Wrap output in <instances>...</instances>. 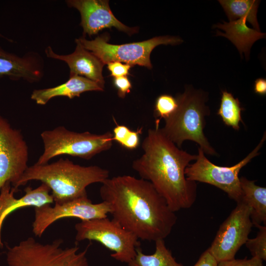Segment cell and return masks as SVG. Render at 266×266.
Returning <instances> with one entry per match:
<instances>
[{"label": "cell", "mask_w": 266, "mask_h": 266, "mask_svg": "<svg viewBox=\"0 0 266 266\" xmlns=\"http://www.w3.org/2000/svg\"><path fill=\"white\" fill-rule=\"evenodd\" d=\"M155 251L152 254L143 253L140 246L136 249V254L128 264L129 266H183L173 257L166 247L164 239L155 241Z\"/></svg>", "instance_id": "ffe728a7"}, {"label": "cell", "mask_w": 266, "mask_h": 266, "mask_svg": "<svg viewBox=\"0 0 266 266\" xmlns=\"http://www.w3.org/2000/svg\"><path fill=\"white\" fill-rule=\"evenodd\" d=\"M75 240L97 241L112 252L115 260L128 264L140 246L139 239L114 219L107 217L81 221L75 225Z\"/></svg>", "instance_id": "ba28073f"}, {"label": "cell", "mask_w": 266, "mask_h": 266, "mask_svg": "<svg viewBox=\"0 0 266 266\" xmlns=\"http://www.w3.org/2000/svg\"><path fill=\"white\" fill-rule=\"evenodd\" d=\"M107 68L111 73V76L114 78L126 76L129 74L131 66L119 62H112L108 63Z\"/></svg>", "instance_id": "4316f807"}, {"label": "cell", "mask_w": 266, "mask_h": 266, "mask_svg": "<svg viewBox=\"0 0 266 266\" xmlns=\"http://www.w3.org/2000/svg\"><path fill=\"white\" fill-rule=\"evenodd\" d=\"M250 214V208L239 201L220 226L207 249L217 263L235 258L238 251L245 244L253 226Z\"/></svg>", "instance_id": "30bf717a"}, {"label": "cell", "mask_w": 266, "mask_h": 266, "mask_svg": "<svg viewBox=\"0 0 266 266\" xmlns=\"http://www.w3.org/2000/svg\"><path fill=\"white\" fill-rule=\"evenodd\" d=\"M44 75V62L37 52H29L23 56L4 50L0 46V78L7 77L29 83L40 81Z\"/></svg>", "instance_id": "5bb4252c"}, {"label": "cell", "mask_w": 266, "mask_h": 266, "mask_svg": "<svg viewBox=\"0 0 266 266\" xmlns=\"http://www.w3.org/2000/svg\"><path fill=\"white\" fill-rule=\"evenodd\" d=\"M16 191L11 188L9 182H6L0 190V248L3 247L1 239L3 224L9 214L23 207H38L54 202L50 188L43 183L35 189L27 187L25 189V195L19 198H16L14 195Z\"/></svg>", "instance_id": "9a60e30c"}, {"label": "cell", "mask_w": 266, "mask_h": 266, "mask_svg": "<svg viewBox=\"0 0 266 266\" xmlns=\"http://www.w3.org/2000/svg\"><path fill=\"white\" fill-rule=\"evenodd\" d=\"M109 177V171L98 166H82L67 158L44 165L28 166L14 187L17 188L32 180L47 185L55 203L61 204L86 195V188L102 183Z\"/></svg>", "instance_id": "3957f363"}, {"label": "cell", "mask_w": 266, "mask_h": 266, "mask_svg": "<svg viewBox=\"0 0 266 266\" xmlns=\"http://www.w3.org/2000/svg\"><path fill=\"white\" fill-rule=\"evenodd\" d=\"M63 240L56 239L42 243L32 237L13 246L6 244L8 266H89L87 257L89 245L79 251L76 244L64 248Z\"/></svg>", "instance_id": "5b68a950"}, {"label": "cell", "mask_w": 266, "mask_h": 266, "mask_svg": "<svg viewBox=\"0 0 266 266\" xmlns=\"http://www.w3.org/2000/svg\"><path fill=\"white\" fill-rule=\"evenodd\" d=\"M142 129L133 131L125 125L117 124L113 130V140L126 149L133 150L139 145Z\"/></svg>", "instance_id": "603a6c76"}, {"label": "cell", "mask_w": 266, "mask_h": 266, "mask_svg": "<svg viewBox=\"0 0 266 266\" xmlns=\"http://www.w3.org/2000/svg\"><path fill=\"white\" fill-rule=\"evenodd\" d=\"M100 194L107 202L113 219L139 239H164L171 233L177 217L149 181L129 175L108 178Z\"/></svg>", "instance_id": "6da1fadb"}, {"label": "cell", "mask_w": 266, "mask_h": 266, "mask_svg": "<svg viewBox=\"0 0 266 266\" xmlns=\"http://www.w3.org/2000/svg\"><path fill=\"white\" fill-rule=\"evenodd\" d=\"M0 38H3L7 40L8 42H13V41L12 39H9L8 38H7L6 37H5L0 33Z\"/></svg>", "instance_id": "4dcf8cb0"}, {"label": "cell", "mask_w": 266, "mask_h": 266, "mask_svg": "<svg viewBox=\"0 0 266 266\" xmlns=\"http://www.w3.org/2000/svg\"><path fill=\"white\" fill-rule=\"evenodd\" d=\"M247 17L236 20L224 22L214 27L221 29L225 33L217 31V35H221L229 39L237 48L241 55L243 53L246 57H249L250 50L253 43L261 38L266 37V33L251 29L246 25Z\"/></svg>", "instance_id": "ac0fdd59"}, {"label": "cell", "mask_w": 266, "mask_h": 266, "mask_svg": "<svg viewBox=\"0 0 266 266\" xmlns=\"http://www.w3.org/2000/svg\"><path fill=\"white\" fill-rule=\"evenodd\" d=\"M108 40L109 36L106 33L98 36L93 40H88L85 36L75 39L104 65L112 62H119L131 66L138 65L149 69L152 67L150 54L155 47L161 44L177 45L183 41L179 37L168 35L120 45L109 43Z\"/></svg>", "instance_id": "52a82bcc"}, {"label": "cell", "mask_w": 266, "mask_h": 266, "mask_svg": "<svg viewBox=\"0 0 266 266\" xmlns=\"http://www.w3.org/2000/svg\"><path fill=\"white\" fill-rule=\"evenodd\" d=\"M242 197L240 201L251 209L250 218L255 227L266 225V188L256 185L255 180L239 178Z\"/></svg>", "instance_id": "d6986e66"}, {"label": "cell", "mask_w": 266, "mask_h": 266, "mask_svg": "<svg viewBox=\"0 0 266 266\" xmlns=\"http://www.w3.org/2000/svg\"><path fill=\"white\" fill-rule=\"evenodd\" d=\"M113 83L117 90V94L121 98H125L132 88L131 82L127 76L114 78Z\"/></svg>", "instance_id": "83f0119b"}, {"label": "cell", "mask_w": 266, "mask_h": 266, "mask_svg": "<svg viewBox=\"0 0 266 266\" xmlns=\"http://www.w3.org/2000/svg\"><path fill=\"white\" fill-rule=\"evenodd\" d=\"M217 266H264L261 259L252 257L251 259H235V258L218 263Z\"/></svg>", "instance_id": "484cf974"}, {"label": "cell", "mask_w": 266, "mask_h": 266, "mask_svg": "<svg viewBox=\"0 0 266 266\" xmlns=\"http://www.w3.org/2000/svg\"><path fill=\"white\" fill-rule=\"evenodd\" d=\"M44 149L36 165L48 163L52 159L63 155L89 160L98 154L110 149L113 144V133L107 132L95 134L89 132H76L59 126L40 134Z\"/></svg>", "instance_id": "8992f818"}, {"label": "cell", "mask_w": 266, "mask_h": 266, "mask_svg": "<svg viewBox=\"0 0 266 266\" xmlns=\"http://www.w3.org/2000/svg\"><path fill=\"white\" fill-rule=\"evenodd\" d=\"M218 263L207 249L193 266H217Z\"/></svg>", "instance_id": "f1b7e54d"}, {"label": "cell", "mask_w": 266, "mask_h": 266, "mask_svg": "<svg viewBox=\"0 0 266 266\" xmlns=\"http://www.w3.org/2000/svg\"><path fill=\"white\" fill-rule=\"evenodd\" d=\"M68 6L77 9L81 15L80 25L84 36L97 34L104 28L114 27L129 35L138 31L136 27L130 28L119 21L112 13L109 1L105 0H68Z\"/></svg>", "instance_id": "4fadbf2b"}, {"label": "cell", "mask_w": 266, "mask_h": 266, "mask_svg": "<svg viewBox=\"0 0 266 266\" xmlns=\"http://www.w3.org/2000/svg\"><path fill=\"white\" fill-rule=\"evenodd\" d=\"M266 132L257 146L244 159L231 166H219L211 163L199 147L196 162L185 169L186 178L190 181L200 182L214 186L225 192L228 196L237 202L241 200L242 191L238 176L241 168L254 157L266 140Z\"/></svg>", "instance_id": "9c48e42d"}, {"label": "cell", "mask_w": 266, "mask_h": 266, "mask_svg": "<svg viewBox=\"0 0 266 266\" xmlns=\"http://www.w3.org/2000/svg\"><path fill=\"white\" fill-rule=\"evenodd\" d=\"M178 107V102L176 98L168 94H163L156 99L154 112L159 122L161 119L165 120L172 116Z\"/></svg>", "instance_id": "cb8c5ba5"}, {"label": "cell", "mask_w": 266, "mask_h": 266, "mask_svg": "<svg viewBox=\"0 0 266 266\" xmlns=\"http://www.w3.org/2000/svg\"><path fill=\"white\" fill-rule=\"evenodd\" d=\"M28 146L20 130L0 115V190L9 182L14 187L28 167Z\"/></svg>", "instance_id": "7c38bea8"}, {"label": "cell", "mask_w": 266, "mask_h": 266, "mask_svg": "<svg viewBox=\"0 0 266 266\" xmlns=\"http://www.w3.org/2000/svg\"><path fill=\"white\" fill-rule=\"evenodd\" d=\"M74 51L68 55L56 53L50 46L45 49L48 58L60 60L66 63L70 71L69 77L84 76L104 88L105 81L102 74L104 64L92 53L85 49L77 41Z\"/></svg>", "instance_id": "2e32d148"}, {"label": "cell", "mask_w": 266, "mask_h": 266, "mask_svg": "<svg viewBox=\"0 0 266 266\" xmlns=\"http://www.w3.org/2000/svg\"><path fill=\"white\" fill-rule=\"evenodd\" d=\"M244 108L240 105L238 98L227 91H222V97L217 114L220 116L224 123L235 130L240 129L239 123L244 124L241 118V111Z\"/></svg>", "instance_id": "7402d4cb"}, {"label": "cell", "mask_w": 266, "mask_h": 266, "mask_svg": "<svg viewBox=\"0 0 266 266\" xmlns=\"http://www.w3.org/2000/svg\"><path fill=\"white\" fill-rule=\"evenodd\" d=\"M159 124L148 130L141 145L143 153L133 161L132 168L152 184L172 211L189 209L196 200L197 185L186 178L185 170L197 155L177 147Z\"/></svg>", "instance_id": "7a4b0ae2"}, {"label": "cell", "mask_w": 266, "mask_h": 266, "mask_svg": "<svg viewBox=\"0 0 266 266\" xmlns=\"http://www.w3.org/2000/svg\"><path fill=\"white\" fill-rule=\"evenodd\" d=\"M103 90L104 88L99 84L84 76L75 75L69 77L66 82L57 86L33 90L31 98L36 103L43 105L57 97H66L71 99L79 97L86 92Z\"/></svg>", "instance_id": "e0dca14e"}, {"label": "cell", "mask_w": 266, "mask_h": 266, "mask_svg": "<svg viewBox=\"0 0 266 266\" xmlns=\"http://www.w3.org/2000/svg\"><path fill=\"white\" fill-rule=\"evenodd\" d=\"M266 225H259L257 227L259 231L257 236L253 238H248L245 243L252 257L266 260Z\"/></svg>", "instance_id": "d4e9b609"}, {"label": "cell", "mask_w": 266, "mask_h": 266, "mask_svg": "<svg viewBox=\"0 0 266 266\" xmlns=\"http://www.w3.org/2000/svg\"><path fill=\"white\" fill-rule=\"evenodd\" d=\"M176 98L178 108L165 120V126L161 128L163 132L179 148L184 141L189 140L199 144L204 154L217 156V153L203 132L205 117L210 113L205 105L207 96L201 91L189 87Z\"/></svg>", "instance_id": "277c9868"}, {"label": "cell", "mask_w": 266, "mask_h": 266, "mask_svg": "<svg viewBox=\"0 0 266 266\" xmlns=\"http://www.w3.org/2000/svg\"><path fill=\"white\" fill-rule=\"evenodd\" d=\"M254 92L259 95H266V79L264 78H259L255 81L254 86Z\"/></svg>", "instance_id": "f546056e"}, {"label": "cell", "mask_w": 266, "mask_h": 266, "mask_svg": "<svg viewBox=\"0 0 266 266\" xmlns=\"http://www.w3.org/2000/svg\"><path fill=\"white\" fill-rule=\"evenodd\" d=\"M230 21L247 17V21L255 30L260 31L257 19L259 0H219Z\"/></svg>", "instance_id": "44dd1931"}, {"label": "cell", "mask_w": 266, "mask_h": 266, "mask_svg": "<svg viewBox=\"0 0 266 266\" xmlns=\"http://www.w3.org/2000/svg\"><path fill=\"white\" fill-rule=\"evenodd\" d=\"M110 213L108 203L102 201L93 203L87 195L54 206L47 204L34 207L33 233L40 237L45 230L56 221L64 218H76L81 221L107 217Z\"/></svg>", "instance_id": "8fae6325"}]
</instances>
